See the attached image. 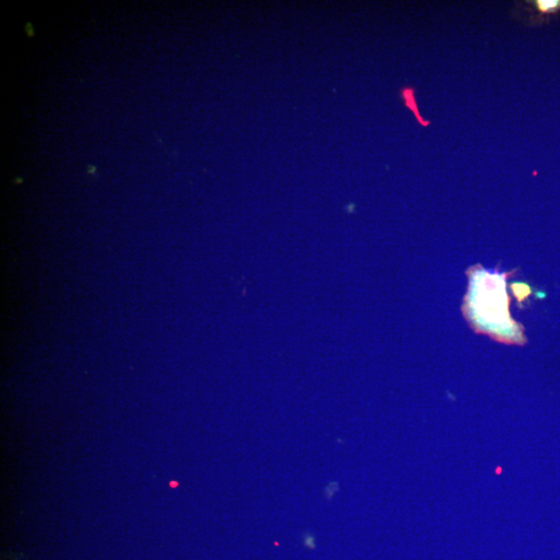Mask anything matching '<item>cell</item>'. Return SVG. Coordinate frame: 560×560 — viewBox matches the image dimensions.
<instances>
[{
	"label": "cell",
	"mask_w": 560,
	"mask_h": 560,
	"mask_svg": "<svg viewBox=\"0 0 560 560\" xmlns=\"http://www.w3.org/2000/svg\"><path fill=\"white\" fill-rule=\"evenodd\" d=\"M513 291H515L516 297L518 298L519 301H522L531 294L530 287L524 285V283H515V285H513Z\"/></svg>",
	"instance_id": "277c9868"
},
{
	"label": "cell",
	"mask_w": 560,
	"mask_h": 560,
	"mask_svg": "<svg viewBox=\"0 0 560 560\" xmlns=\"http://www.w3.org/2000/svg\"><path fill=\"white\" fill-rule=\"evenodd\" d=\"M504 275L490 274L485 270L470 276V289L466 298V315L476 329L509 343H524L520 325L509 318V298Z\"/></svg>",
	"instance_id": "6da1fadb"
},
{
	"label": "cell",
	"mask_w": 560,
	"mask_h": 560,
	"mask_svg": "<svg viewBox=\"0 0 560 560\" xmlns=\"http://www.w3.org/2000/svg\"><path fill=\"white\" fill-rule=\"evenodd\" d=\"M401 98H402L403 101H404L405 106L408 108L412 112L414 113L415 115L416 119H417L418 123L419 125H422V127H428V126L431 125L430 121H426L424 119V117L420 115L419 109H418L417 102H416L415 99V89L411 86H405L401 89Z\"/></svg>",
	"instance_id": "7a4b0ae2"
},
{
	"label": "cell",
	"mask_w": 560,
	"mask_h": 560,
	"mask_svg": "<svg viewBox=\"0 0 560 560\" xmlns=\"http://www.w3.org/2000/svg\"><path fill=\"white\" fill-rule=\"evenodd\" d=\"M303 542H304L305 546H306L308 549L315 548V540L313 535L306 533V535L303 537Z\"/></svg>",
	"instance_id": "5b68a950"
},
{
	"label": "cell",
	"mask_w": 560,
	"mask_h": 560,
	"mask_svg": "<svg viewBox=\"0 0 560 560\" xmlns=\"http://www.w3.org/2000/svg\"><path fill=\"white\" fill-rule=\"evenodd\" d=\"M526 2L535 8V13L539 15V19L552 16L560 12V0H535Z\"/></svg>",
	"instance_id": "3957f363"
}]
</instances>
